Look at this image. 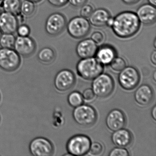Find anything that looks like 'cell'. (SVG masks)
Here are the masks:
<instances>
[{"mask_svg": "<svg viewBox=\"0 0 156 156\" xmlns=\"http://www.w3.org/2000/svg\"><path fill=\"white\" fill-rule=\"evenodd\" d=\"M140 23L136 13L132 12H123L114 18L111 28L117 36L126 39L132 37L138 32Z\"/></svg>", "mask_w": 156, "mask_h": 156, "instance_id": "cell-1", "label": "cell"}, {"mask_svg": "<svg viewBox=\"0 0 156 156\" xmlns=\"http://www.w3.org/2000/svg\"><path fill=\"white\" fill-rule=\"evenodd\" d=\"M78 75L86 80H93L101 74L104 66L96 58H84L80 60L76 66Z\"/></svg>", "mask_w": 156, "mask_h": 156, "instance_id": "cell-2", "label": "cell"}, {"mask_svg": "<svg viewBox=\"0 0 156 156\" xmlns=\"http://www.w3.org/2000/svg\"><path fill=\"white\" fill-rule=\"evenodd\" d=\"M73 117L78 125L88 127L95 123L97 115L94 108L88 105H82L75 108Z\"/></svg>", "mask_w": 156, "mask_h": 156, "instance_id": "cell-3", "label": "cell"}, {"mask_svg": "<svg viewBox=\"0 0 156 156\" xmlns=\"http://www.w3.org/2000/svg\"><path fill=\"white\" fill-rule=\"evenodd\" d=\"M91 144V140L87 136L76 135L68 140L66 148L72 156H83L89 151Z\"/></svg>", "mask_w": 156, "mask_h": 156, "instance_id": "cell-4", "label": "cell"}, {"mask_svg": "<svg viewBox=\"0 0 156 156\" xmlns=\"http://www.w3.org/2000/svg\"><path fill=\"white\" fill-rule=\"evenodd\" d=\"M92 87L97 96L102 98L107 97L114 90V81L109 75L101 73L94 79Z\"/></svg>", "mask_w": 156, "mask_h": 156, "instance_id": "cell-5", "label": "cell"}, {"mask_svg": "<svg viewBox=\"0 0 156 156\" xmlns=\"http://www.w3.org/2000/svg\"><path fill=\"white\" fill-rule=\"evenodd\" d=\"M21 63L20 55L12 49H0V68L7 72L17 70Z\"/></svg>", "mask_w": 156, "mask_h": 156, "instance_id": "cell-6", "label": "cell"}, {"mask_svg": "<svg viewBox=\"0 0 156 156\" xmlns=\"http://www.w3.org/2000/svg\"><path fill=\"white\" fill-rule=\"evenodd\" d=\"M68 33L73 38L79 39L84 38L90 31L91 26L86 18L76 17L73 18L67 24Z\"/></svg>", "mask_w": 156, "mask_h": 156, "instance_id": "cell-7", "label": "cell"}, {"mask_svg": "<svg viewBox=\"0 0 156 156\" xmlns=\"http://www.w3.org/2000/svg\"><path fill=\"white\" fill-rule=\"evenodd\" d=\"M140 76L137 70L132 66L125 67L119 76L120 85L125 90L134 89L138 84Z\"/></svg>", "mask_w": 156, "mask_h": 156, "instance_id": "cell-8", "label": "cell"}, {"mask_svg": "<svg viewBox=\"0 0 156 156\" xmlns=\"http://www.w3.org/2000/svg\"><path fill=\"white\" fill-rule=\"evenodd\" d=\"M66 24L65 17L62 13L55 12L51 14L46 20L45 31L51 36H57L62 32Z\"/></svg>", "mask_w": 156, "mask_h": 156, "instance_id": "cell-9", "label": "cell"}, {"mask_svg": "<svg viewBox=\"0 0 156 156\" xmlns=\"http://www.w3.org/2000/svg\"><path fill=\"white\" fill-rule=\"evenodd\" d=\"M30 152L34 156H50L52 155L54 147L51 142L44 137L34 139L29 146Z\"/></svg>", "mask_w": 156, "mask_h": 156, "instance_id": "cell-10", "label": "cell"}, {"mask_svg": "<svg viewBox=\"0 0 156 156\" xmlns=\"http://www.w3.org/2000/svg\"><path fill=\"white\" fill-rule=\"evenodd\" d=\"M36 43L29 36H18L16 38L13 48L20 55L28 57L33 54L36 50Z\"/></svg>", "mask_w": 156, "mask_h": 156, "instance_id": "cell-11", "label": "cell"}, {"mask_svg": "<svg viewBox=\"0 0 156 156\" xmlns=\"http://www.w3.org/2000/svg\"><path fill=\"white\" fill-rule=\"evenodd\" d=\"M75 76L72 71L63 70L55 78L54 84L57 90L65 92L71 89L75 83Z\"/></svg>", "mask_w": 156, "mask_h": 156, "instance_id": "cell-12", "label": "cell"}, {"mask_svg": "<svg viewBox=\"0 0 156 156\" xmlns=\"http://www.w3.org/2000/svg\"><path fill=\"white\" fill-rule=\"evenodd\" d=\"M19 25V20L15 14L4 12L0 15V30L2 33H15Z\"/></svg>", "mask_w": 156, "mask_h": 156, "instance_id": "cell-13", "label": "cell"}, {"mask_svg": "<svg viewBox=\"0 0 156 156\" xmlns=\"http://www.w3.org/2000/svg\"><path fill=\"white\" fill-rule=\"evenodd\" d=\"M126 122V117L124 113L117 109L110 111L106 119V124L108 128L113 131L123 128Z\"/></svg>", "mask_w": 156, "mask_h": 156, "instance_id": "cell-14", "label": "cell"}, {"mask_svg": "<svg viewBox=\"0 0 156 156\" xmlns=\"http://www.w3.org/2000/svg\"><path fill=\"white\" fill-rule=\"evenodd\" d=\"M136 14L140 23L144 25H150L156 21V9L151 4L141 5L138 9Z\"/></svg>", "mask_w": 156, "mask_h": 156, "instance_id": "cell-15", "label": "cell"}, {"mask_svg": "<svg viewBox=\"0 0 156 156\" xmlns=\"http://www.w3.org/2000/svg\"><path fill=\"white\" fill-rule=\"evenodd\" d=\"M98 50L97 44L91 39H86L81 41L76 45V54L80 58H90L94 56Z\"/></svg>", "mask_w": 156, "mask_h": 156, "instance_id": "cell-16", "label": "cell"}, {"mask_svg": "<svg viewBox=\"0 0 156 156\" xmlns=\"http://www.w3.org/2000/svg\"><path fill=\"white\" fill-rule=\"evenodd\" d=\"M136 102L140 105H147L150 104L153 98V92L149 86L144 84L140 86L135 93Z\"/></svg>", "mask_w": 156, "mask_h": 156, "instance_id": "cell-17", "label": "cell"}, {"mask_svg": "<svg viewBox=\"0 0 156 156\" xmlns=\"http://www.w3.org/2000/svg\"><path fill=\"white\" fill-rule=\"evenodd\" d=\"M111 139L112 142L116 146L125 147L131 144L132 136L128 130L122 128L114 131Z\"/></svg>", "mask_w": 156, "mask_h": 156, "instance_id": "cell-18", "label": "cell"}, {"mask_svg": "<svg viewBox=\"0 0 156 156\" xmlns=\"http://www.w3.org/2000/svg\"><path fill=\"white\" fill-rule=\"evenodd\" d=\"M96 59L103 65L110 64L113 59L116 57L115 50L112 46L108 45H102L98 48Z\"/></svg>", "mask_w": 156, "mask_h": 156, "instance_id": "cell-19", "label": "cell"}, {"mask_svg": "<svg viewBox=\"0 0 156 156\" xmlns=\"http://www.w3.org/2000/svg\"><path fill=\"white\" fill-rule=\"evenodd\" d=\"M110 17V13L105 9H97L94 10L89 17V22L95 27H104L106 25Z\"/></svg>", "mask_w": 156, "mask_h": 156, "instance_id": "cell-20", "label": "cell"}, {"mask_svg": "<svg viewBox=\"0 0 156 156\" xmlns=\"http://www.w3.org/2000/svg\"><path fill=\"white\" fill-rule=\"evenodd\" d=\"M38 59L41 62L49 64L52 62L55 57L54 51L50 47H44L40 50L38 54Z\"/></svg>", "mask_w": 156, "mask_h": 156, "instance_id": "cell-21", "label": "cell"}, {"mask_svg": "<svg viewBox=\"0 0 156 156\" xmlns=\"http://www.w3.org/2000/svg\"><path fill=\"white\" fill-rule=\"evenodd\" d=\"M20 0H3L2 7L4 12L16 15L20 12Z\"/></svg>", "mask_w": 156, "mask_h": 156, "instance_id": "cell-22", "label": "cell"}, {"mask_svg": "<svg viewBox=\"0 0 156 156\" xmlns=\"http://www.w3.org/2000/svg\"><path fill=\"white\" fill-rule=\"evenodd\" d=\"M36 10V5L34 2L29 0H24L21 2L20 12L25 17H32L35 13Z\"/></svg>", "mask_w": 156, "mask_h": 156, "instance_id": "cell-23", "label": "cell"}, {"mask_svg": "<svg viewBox=\"0 0 156 156\" xmlns=\"http://www.w3.org/2000/svg\"><path fill=\"white\" fill-rule=\"evenodd\" d=\"M16 37L13 34L3 33L0 37V45L2 48L12 49Z\"/></svg>", "mask_w": 156, "mask_h": 156, "instance_id": "cell-24", "label": "cell"}, {"mask_svg": "<svg viewBox=\"0 0 156 156\" xmlns=\"http://www.w3.org/2000/svg\"><path fill=\"white\" fill-rule=\"evenodd\" d=\"M68 102L71 106L77 107L82 105L83 102V96L79 92H72L68 96Z\"/></svg>", "mask_w": 156, "mask_h": 156, "instance_id": "cell-25", "label": "cell"}, {"mask_svg": "<svg viewBox=\"0 0 156 156\" xmlns=\"http://www.w3.org/2000/svg\"><path fill=\"white\" fill-rule=\"evenodd\" d=\"M111 68L116 72H120L126 67V62L123 58L115 57L110 63Z\"/></svg>", "mask_w": 156, "mask_h": 156, "instance_id": "cell-26", "label": "cell"}, {"mask_svg": "<svg viewBox=\"0 0 156 156\" xmlns=\"http://www.w3.org/2000/svg\"><path fill=\"white\" fill-rule=\"evenodd\" d=\"M103 151L102 145L99 142H95L91 144L89 151L91 155L97 156L101 154Z\"/></svg>", "mask_w": 156, "mask_h": 156, "instance_id": "cell-27", "label": "cell"}, {"mask_svg": "<svg viewBox=\"0 0 156 156\" xmlns=\"http://www.w3.org/2000/svg\"><path fill=\"white\" fill-rule=\"evenodd\" d=\"M108 155L109 156H128L129 153L126 149L118 147L112 150Z\"/></svg>", "mask_w": 156, "mask_h": 156, "instance_id": "cell-28", "label": "cell"}, {"mask_svg": "<svg viewBox=\"0 0 156 156\" xmlns=\"http://www.w3.org/2000/svg\"><path fill=\"white\" fill-rule=\"evenodd\" d=\"M16 32L18 34V36L22 37L29 36L30 33V29L29 26L26 24H22L19 25Z\"/></svg>", "mask_w": 156, "mask_h": 156, "instance_id": "cell-29", "label": "cell"}, {"mask_svg": "<svg viewBox=\"0 0 156 156\" xmlns=\"http://www.w3.org/2000/svg\"><path fill=\"white\" fill-rule=\"evenodd\" d=\"M93 7L90 5H84L82 6L80 10V15L85 18H88L90 17L94 11Z\"/></svg>", "mask_w": 156, "mask_h": 156, "instance_id": "cell-30", "label": "cell"}, {"mask_svg": "<svg viewBox=\"0 0 156 156\" xmlns=\"http://www.w3.org/2000/svg\"><path fill=\"white\" fill-rule=\"evenodd\" d=\"M91 39L96 43L97 44H100L105 41V34L102 32H94L91 35Z\"/></svg>", "mask_w": 156, "mask_h": 156, "instance_id": "cell-31", "label": "cell"}, {"mask_svg": "<svg viewBox=\"0 0 156 156\" xmlns=\"http://www.w3.org/2000/svg\"><path fill=\"white\" fill-rule=\"evenodd\" d=\"M95 94L93 89L87 88L83 92V97L84 99L87 101H91L94 98Z\"/></svg>", "mask_w": 156, "mask_h": 156, "instance_id": "cell-32", "label": "cell"}, {"mask_svg": "<svg viewBox=\"0 0 156 156\" xmlns=\"http://www.w3.org/2000/svg\"><path fill=\"white\" fill-rule=\"evenodd\" d=\"M49 3L55 7L60 8L65 6L68 2V0H47Z\"/></svg>", "mask_w": 156, "mask_h": 156, "instance_id": "cell-33", "label": "cell"}, {"mask_svg": "<svg viewBox=\"0 0 156 156\" xmlns=\"http://www.w3.org/2000/svg\"><path fill=\"white\" fill-rule=\"evenodd\" d=\"M87 0H68V2L75 8H80L86 4Z\"/></svg>", "mask_w": 156, "mask_h": 156, "instance_id": "cell-34", "label": "cell"}, {"mask_svg": "<svg viewBox=\"0 0 156 156\" xmlns=\"http://www.w3.org/2000/svg\"><path fill=\"white\" fill-rule=\"evenodd\" d=\"M122 2L128 5H132L137 3L140 0H122Z\"/></svg>", "mask_w": 156, "mask_h": 156, "instance_id": "cell-35", "label": "cell"}, {"mask_svg": "<svg viewBox=\"0 0 156 156\" xmlns=\"http://www.w3.org/2000/svg\"><path fill=\"white\" fill-rule=\"evenodd\" d=\"M151 62L154 65H156V51H154L151 53Z\"/></svg>", "mask_w": 156, "mask_h": 156, "instance_id": "cell-36", "label": "cell"}, {"mask_svg": "<svg viewBox=\"0 0 156 156\" xmlns=\"http://www.w3.org/2000/svg\"><path fill=\"white\" fill-rule=\"evenodd\" d=\"M113 22H114V18H110L108 19V20L107 23L106 25L109 26V27H112V25L113 24Z\"/></svg>", "mask_w": 156, "mask_h": 156, "instance_id": "cell-37", "label": "cell"}, {"mask_svg": "<svg viewBox=\"0 0 156 156\" xmlns=\"http://www.w3.org/2000/svg\"><path fill=\"white\" fill-rule=\"evenodd\" d=\"M151 115H152V118L154 120L156 119V107L154 106L153 108H152V112H151Z\"/></svg>", "mask_w": 156, "mask_h": 156, "instance_id": "cell-38", "label": "cell"}, {"mask_svg": "<svg viewBox=\"0 0 156 156\" xmlns=\"http://www.w3.org/2000/svg\"><path fill=\"white\" fill-rule=\"evenodd\" d=\"M148 1L149 2V4L153 5L154 6H156V0H148Z\"/></svg>", "mask_w": 156, "mask_h": 156, "instance_id": "cell-39", "label": "cell"}, {"mask_svg": "<svg viewBox=\"0 0 156 156\" xmlns=\"http://www.w3.org/2000/svg\"><path fill=\"white\" fill-rule=\"evenodd\" d=\"M29 1L32 2H34V3H36L41 2L42 0H29Z\"/></svg>", "mask_w": 156, "mask_h": 156, "instance_id": "cell-40", "label": "cell"}, {"mask_svg": "<svg viewBox=\"0 0 156 156\" xmlns=\"http://www.w3.org/2000/svg\"><path fill=\"white\" fill-rule=\"evenodd\" d=\"M153 79H154V81L156 82V72H155L153 74Z\"/></svg>", "mask_w": 156, "mask_h": 156, "instance_id": "cell-41", "label": "cell"}, {"mask_svg": "<svg viewBox=\"0 0 156 156\" xmlns=\"http://www.w3.org/2000/svg\"><path fill=\"white\" fill-rule=\"evenodd\" d=\"M154 47H155V48H156V39H155V40H154Z\"/></svg>", "mask_w": 156, "mask_h": 156, "instance_id": "cell-42", "label": "cell"}, {"mask_svg": "<svg viewBox=\"0 0 156 156\" xmlns=\"http://www.w3.org/2000/svg\"><path fill=\"white\" fill-rule=\"evenodd\" d=\"M2 34V32L0 30V37L1 36Z\"/></svg>", "mask_w": 156, "mask_h": 156, "instance_id": "cell-43", "label": "cell"}, {"mask_svg": "<svg viewBox=\"0 0 156 156\" xmlns=\"http://www.w3.org/2000/svg\"><path fill=\"white\" fill-rule=\"evenodd\" d=\"M1 14V11H0V15Z\"/></svg>", "mask_w": 156, "mask_h": 156, "instance_id": "cell-44", "label": "cell"}]
</instances>
